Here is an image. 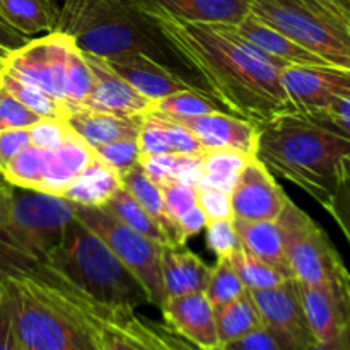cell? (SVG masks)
I'll return each instance as SVG.
<instances>
[{
    "label": "cell",
    "mask_w": 350,
    "mask_h": 350,
    "mask_svg": "<svg viewBox=\"0 0 350 350\" xmlns=\"http://www.w3.org/2000/svg\"><path fill=\"white\" fill-rule=\"evenodd\" d=\"M150 16L197 65L219 101L236 116L263 126L296 111L280 81V68L229 24L188 23L166 14Z\"/></svg>",
    "instance_id": "obj_1"
},
{
    "label": "cell",
    "mask_w": 350,
    "mask_h": 350,
    "mask_svg": "<svg viewBox=\"0 0 350 350\" xmlns=\"http://www.w3.org/2000/svg\"><path fill=\"white\" fill-rule=\"evenodd\" d=\"M0 301L19 350H101L81 291L44 260L0 246Z\"/></svg>",
    "instance_id": "obj_2"
},
{
    "label": "cell",
    "mask_w": 350,
    "mask_h": 350,
    "mask_svg": "<svg viewBox=\"0 0 350 350\" xmlns=\"http://www.w3.org/2000/svg\"><path fill=\"white\" fill-rule=\"evenodd\" d=\"M256 157L314 198L349 238L350 133L323 115L287 113L260 126Z\"/></svg>",
    "instance_id": "obj_3"
},
{
    "label": "cell",
    "mask_w": 350,
    "mask_h": 350,
    "mask_svg": "<svg viewBox=\"0 0 350 350\" xmlns=\"http://www.w3.org/2000/svg\"><path fill=\"white\" fill-rule=\"evenodd\" d=\"M57 29L70 34L81 50L101 58L144 55L191 91L222 105L197 65L132 0H65Z\"/></svg>",
    "instance_id": "obj_4"
},
{
    "label": "cell",
    "mask_w": 350,
    "mask_h": 350,
    "mask_svg": "<svg viewBox=\"0 0 350 350\" xmlns=\"http://www.w3.org/2000/svg\"><path fill=\"white\" fill-rule=\"evenodd\" d=\"M79 291L109 308L150 304L146 289L120 262L106 243L72 217L60 245L43 258Z\"/></svg>",
    "instance_id": "obj_5"
},
{
    "label": "cell",
    "mask_w": 350,
    "mask_h": 350,
    "mask_svg": "<svg viewBox=\"0 0 350 350\" xmlns=\"http://www.w3.org/2000/svg\"><path fill=\"white\" fill-rule=\"evenodd\" d=\"M250 14L327 64L350 68V0H252Z\"/></svg>",
    "instance_id": "obj_6"
},
{
    "label": "cell",
    "mask_w": 350,
    "mask_h": 350,
    "mask_svg": "<svg viewBox=\"0 0 350 350\" xmlns=\"http://www.w3.org/2000/svg\"><path fill=\"white\" fill-rule=\"evenodd\" d=\"M277 224L294 280L308 286L350 291L349 270L340 253L313 217L287 198Z\"/></svg>",
    "instance_id": "obj_7"
},
{
    "label": "cell",
    "mask_w": 350,
    "mask_h": 350,
    "mask_svg": "<svg viewBox=\"0 0 350 350\" xmlns=\"http://www.w3.org/2000/svg\"><path fill=\"white\" fill-rule=\"evenodd\" d=\"M74 204L60 195L14 188L10 207L0 226V246L43 260L60 245Z\"/></svg>",
    "instance_id": "obj_8"
},
{
    "label": "cell",
    "mask_w": 350,
    "mask_h": 350,
    "mask_svg": "<svg viewBox=\"0 0 350 350\" xmlns=\"http://www.w3.org/2000/svg\"><path fill=\"white\" fill-rule=\"evenodd\" d=\"M74 217L106 243L146 289L150 304L161 310L166 299L161 275V245L123 224L105 207H82L74 204Z\"/></svg>",
    "instance_id": "obj_9"
},
{
    "label": "cell",
    "mask_w": 350,
    "mask_h": 350,
    "mask_svg": "<svg viewBox=\"0 0 350 350\" xmlns=\"http://www.w3.org/2000/svg\"><path fill=\"white\" fill-rule=\"evenodd\" d=\"M85 317L101 350H200L180 334L132 308H109L81 291Z\"/></svg>",
    "instance_id": "obj_10"
},
{
    "label": "cell",
    "mask_w": 350,
    "mask_h": 350,
    "mask_svg": "<svg viewBox=\"0 0 350 350\" xmlns=\"http://www.w3.org/2000/svg\"><path fill=\"white\" fill-rule=\"evenodd\" d=\"M75 44L77 43L70 34L55 29L41 38L27 40L16 50H10L3 62L2 72L36 85L65 106L68 55Z\"/></svg>",
    "instance_id": "obj_11"
},
{
    "label": "cell",
    "mask_w": 350,
    "mask_h": 350,
    "mask_svg": "<svg viewBox=\"0 0 350 350\" xmlns=\"http://www.w3.org/2000/svg\"><path fill=\"white\" fill-rule=\"evenodd\" d=\"M258 310L262 327L282 350H304L314 338L304 317L296 280L263 291H250Z\"/></svg>",
    "instance_id": "obj_12"
},
{
    "label": "cell",
    "mask_w": 350,
    "mask_h": 350,
    "mask_svg": "<svg viewBox=\"0 0 350 350\" xmlns=\"http://www.w3.org/2000/svg\"><path fill=\"white\" fill-rule=\"evenodd\" d=\"M280 81L296 111L304 115H320L337 99L350 96V68L335 65L286 67Z\"/></svg>",
    "instance_id": "obj_13"
},
{
    "label": "cell",
    "mask_w": 350,
    "mask_h": 350,
    "mask_svg": "<svg viewBox=\"0 0 350 350\" xmlns=\"http://www.w3.org/2000/svg\"><path fill=\"white\" fill-rule=\"evenodd\" d=\"M287 195L256 156L248 157L229 191L232 217L241 221H277Z\"/></svg>",
    "instance_id": "obj_14"
},
{
    "label": "cell",
    "mask_w": 350,
    "mask_h": 350,
    "mask_svg": "<svg viewBox=\"0 0 350 350\" xmlns=\"http://www.w3.org/2000/svg\"><path fill=\"white\" fill-rule=\"evenodd\" d=\"M296 286L314 342L350 350V291L308 286L297 280Z\"/></svg>",
    "instance_id": "obj_15"
},
{
    "label": "cell",
    "mask_w": 350,
    "mask_h": 350,
    "mask_svg": "<svg viewBox=\"0 0 350 350\" xmlns=\"http://www.w3.org/2000/svg\"><path fill=\"white\" fill-rule=\"evenodd\" d=\"M88 67L91 70V91L81 108L111 113L118 116L144 115L154 106L150 99L137 92L126 81H123L105 58L82 50Z\"/></svg>",
    "instance_id": "obj_16"
},
{
    "label": "cell",
    "mask_w": 350,
    "mask_h": 350,
    "mask_svg": "<svg viewBox=\"0 0 350 350\" xmlns=\"http://www.w3.org/2000/svg\"><path fill=\"white\" fill-rule=\"evenodd\" d=\"M171 120L190 130L208 150H232L246 157L256 156L260 126L232 113L212 111L207 115Z\"/></svg>",
    "instance_id": "obj_17"
},
{
    "label": "cell",
    "mask_w": 350,
    "mask_h": 350,
    "mask_svg": "<svg viewBox=\"0 0 350 350\" xmlns=\"http://www.w3.org/2000/svg\"><path fill=\"white\" fill-rule=\"evenodd\" d=\"M164 323L200 350H214L219 344L215 313L204 293L166 297L161 306Z\"/></svg>",
    "instance_id": "obj_18"
},
{
    "label": "cell",
    "mask_w": 350,
    "mask_h": 350,
    "mask_svg": "<svg viewBox=\"0 0 350 350\" xmlns=\"http://www.w3.org/2000/svg\"><path fill=\"white\" fill-rule=\"evenodd\" d=\"M229 26L280 70L286 67H301V65H330L323 58L299 46L250 12L239 23Z\"/></svg>",
    "instance_id": "obj_19"
},
{
    "label": "cell",
    "mask_w": 350,
    "mask_h": 350,
    "mask_svg": "<svg viewBox=\"0 0 350 350\" xmlns=\"http://www.w3.org/2000/svg\"><path fill=\"white\" fill-rule=\"evenodd\" d=\"M137 142H139L140 157L166 156V154L204 156L208 150L190 130L154 109H149L144 115Z\"/></svg>",
    "instance_id": "obj_20"
},
{
    "label": "cell",
    "mask_w": 350,
    "mask_h": 350,
    "mask_svg": "<svg viewBox=\"0 0 350 350\" xmlns=\"http://www.w3.org/2000/svg\"><path fill=\"white\" fill-rule=\"evenodd\" d=\"M146 115V113H144ZM144 115L118 116L89 108H75L65 115V123L91 149L118 140H137Z\"/></svg>",
    "instance_id": "obj_21"
},
{
    "label": "cell",
    "mask_w": 350,
    "mask_h": 350,
    "mask_svg": "<svg viewBox=\"0 0 350 350\" xmlns=\"http://www.w3.org/2000/svg\"><path fill=\"white\" fill-rule=\"evenodd\" d=\"M149 14H166L188 23L236 24L250 12L252 0H132Z\"/></svg>",
    "instance_id": "obj_22"
},
{
    "label": "cell",
    "mask_w": 350,
    "mask_h": 350,
    "mask_svg": "<svg viewBox=\"0 0 350 350\" xmlns=\"http://www.w3.org/2000/svg\"><path fill=\"white\" fill-rule=\"evenodd\" d=\"M105 62L123 81L129 82L137 92L146 96L152 103L190 89L144 55L122 53L105 58Z\"/></svg>",
    "instance_id": "obj_23"
},
{
    "label": "cell",
    "mask_w": 350,
    "mask_h": 350,
    "mask_svg": "<svg viewBox=\"0 0 350 350\" xmlns=\"http://www.w3.org/2000/svg\"><path fill=\"white\" fill-rule=\"evenodd\" d=\"M163 193L167 219L176 234L178 246H185L190 238L205 228L204 212L198 207L195 183L180 178H159L152 180Z\"/></svg>",
    "instance_id": "obj_24"
},
{
    "label": "cell",
    "mask_w": 350,
    "mask_h": 350,
    "mask_svg": "<svg viewBox=\"0 0 350 350\" xmlns=\"http://www.w3.org/2000/svg\"><path fill=\"white\" fill-rule=\"evenodd\" d=\"M211 270V265L185 246H161V275L166 297L204 293Z\"/></svg>",
    "instance_id": "obj_25"
},
{
    "label": "cell",
    "mask_w": 350,
    "mask_h": 350,
    "mask_svg": "<svg viewBox=\"0 0 350 350\" xmlns=\"http://www.w3.org/2000/svg\"><path fill=\"white\" fill-rule=\"evenodd\" d=\"M92 157H94V150L70 130L64 142L51 149L50 167H48L43 193L62 197L72 181L91 163Z\"/></svg>",
    "instance_id": "obj_26"
},
{
    "label": "cell",
    "mask_w": 350,
    "mask_h": 350,
    "mask_svg": "<svg viewBox=\"0 0 350 350\" xmlns=\"http://www.w3.org/2000/svg\"><path fill=\"white\" fill-rule=\"evenodd\" d=\"M120 187V174L94 152L91 163L72 181L62 197L82 207H103Z\"/></svg>",
    "instance_id": "obj_27"
},
{
    "label": "cell",
    "mask_w": 350,
    "mask_h": 350,
    "mask_svg": "<svg viewBox=\"0 0 350 350\" xmlns=\"http://www.w3.org/2000/svg\"><path fill=\"white\" fill-rule=\"evenodd\" d=\"M232 226L238 234L239 246L245 252L293 277L287 265L282 234L277 221H241L232 217Z\"/></svg>",
    "instance_id": "obj_28"
},
{
    "label": "cell",
    "mask_w": 350,
    "mask_h": 350,
    "mask_svg": "<svg viewBox=\"0 0 350 350\" xmlns=\"http://www.w3.org/2000/svg\"><path fill=\"white\" fill-rule=\"evenodd\" d=\"M0 16L24 36L57 29L60 7L55 0H0Z\"/></svg>",
    "instance_id": "obj_29"
},
{
    "label": "cell",
    "mask_w": 350,
    "mask_h": 350,
    "mask_svg": "<svg viewBox=\"0 0 350 350\" xmlns=\"http://www.w3.org/2000/svg\"><path fill=\"white\" fill-rule=\"evenodd\" d=\"M120 180H122V187L142 205L147 211V214L161 226L164 232L167 234L170 241L173 243V246H178L176 234H174V229L171 226L170 219H167L166 207H164L163 193H161L159 187L154 183L149 178V174L146 173V170L142 167L140 161L137 164H133L132 167L125 170L123 173H120Z\"/></svg>",
    "instance_id": "obj_30"
},
{
    "label": "cell",
    "mask_w": 350,
    "mask_h": 350,
    "mask_svg": "<svg viewBox=\"0 0 350 350\" xmlns=\"http://www.w3.org/2000/svg\"><path fill=\"white\" fill-rule=\"evenodd\" d=\"M50 159L51 149L27 146L0 173L5 183L17 190L43 191Z\"/></svg>",
    "instance_id": "obj_31"
},
{
    "label": "cell",
    "mask_w": 350,
    "mask_h": 350,
    "mask_svg": "<svg viewBox=\"0 0 350 350\" xmlns=\"http://www.w3.org/2000/svg\"><path fill=\"white\" fill-rule=\"evenodd\" d=\"M214 313L221 347L262 327L258 310L248 289H245V293L231 303L214 310Z\"/></svg>",
    "instance_id": "obj_32"
},
{
    "label": "cell",
    "mask_w": 350,
    "mask_h": 350,
    "mask_svg": "<svg viewBox=\"0 0 350 350\" xmlns=\"http://www.w3.org/2000/svg\"><path fill=\"white\" fill-rule=\"evenodd\" d=\"M103 207H105L109 214L115 215L118 221H122L123 224H126L129 228L135 229L137 232H140V234H144L146 238H149L150 241L157 243V245L161 246H173V243L170 241L166 232L161 229V226L147 214L146 208H144L123 187H120Z\"/></svg>",
    "instance_id": "obj_33"
},
{
    "label": "cell",
    "mask_w": 350,
    "mask_h": 350,
    "mask_svg": "<svg viewBox=\"0 0 350 350\" xmlns=\"http://www.w3.org/2000/svg\"><path fill=\"white\" fill-rule=\"evenodd\" d=\"M229 262L234 267L236 273L241 279L245 289L248 291L272 289V287L282 286L284 282L293 279V277H289L286 272L277 269V267L250 255L241 246L229 256Z\"/></svg>",
    "instance_id": "obj_34"
},
{
    "label": "cell",
    "mask_w": 350,
    "mask_h": 350,
    "mask_svg": "<svg viewBox=\"0 0 350 350\" xmlns=\"http://www.w3.org/2000/svg\"><path fill=\"white\" fill-rule=\"evenodd\" d=\"M246 156L232 150H207L200 161V174L195 183H205L221 190L231 191Z\"/></svg>",
    "instance_id": "obj_35"
},
{
    "label": "cell",
    "mask_w": 350,
    "mask_h": 350,
    "mask_svg": "<svg viewBox=\"0 0 350 350\" xmlns=\"http://www.w3.org/2000/svg\"><path fill=\"white\" fill-rule=\"evenodd\" d=\"M0 85H3L10 94L16 96L24 106H27L31 111L40 115L41 118L64 120L65 115H67V109H65V106L58 99L41 91L36 85L27 84V82L19 81L16 77H10V75L3 74V72L0 75Z\"/></svg>",
    "instance_id": "obj_36"
},
{
    "label": "cell",
    "mask_w": 350,
    "mask_h": 350,
    "mask_svg": "<svg viewBox=\"0 0 350 350\" xmlns=\"http://www.w3.org/2000/svg\"><path fill=\"white\" fill-rule=\"evenodd\" d=\"M150 109L163 113L166 116H171V118H188V116H200L212 111L232 113L226 106L219 105V103L212 101V99L205 98V96L198 94V92L191 91V89L176 92L173 96H167V98L154 103V106Z\"/></svg>",
    "instance_id": "obj_37"
},
{
    "label": "cell",
    "mask_w": 350,
    "mask_h": 350,
    "mask_svg": "<svg viewBox=\"0 0 350 350\" xmlns=\"http://www.w3.org/2000/svg\"><path fill=\"white\" fill-rule=\"evenodd\" d=\"M243 293H245V286H243L241 279L236 273L229 258L217 260L215 265L212 267L207 287L204 291L212 308L217 310V308L224 306V304L231 303L232 299L241 296Z\"/></svg>",
    "instance_id": "obj_38"
},
{
    "label": "cell",
    "mask_w": 350,
    "mask_h": 350,
    "mask_svg": "<svg viewBox=\"0 0 350 350\" xmlns=\"http://www.w3.org/2000/svg\"><path fill=\"white\" fill-rule=\"evenodd\" d=\"M91 70L88 67L84 53L75 44L68 55L67 79H65V106L67 113L75 108H81L88 99L91 91Z\"/></svg>",
    "instance_id": "obj_39"
},
{
    "label": "cell",
    "mask_w": 350,
    "mask_h": 350,
    "mask_svg": "<svg viewBox=\"0 0 350 350\" xmlns=\"http://www.w3.org/2000/svg\"><path fill=\"white\" fill-rule=\"evenodd\" d=\"M40 120L43 118L0 85V132L10 129H29Z\"/></svg>",
    "instance_id": "obj_40"
},
{
    "label": "cell",
    "mask_w": 350,
    "mask_h": 350,
    "mask_svg": "<svg viewBox=\"0 0 350 350\" xmlns=\"http://www.w3.org/2000/svg\"><path fill=\"white\" fill-rule=\"evenodd\" d=\"M205 231H207V246L217 260L229 258L236 250L239 248V239L234 231L231 219H221V221H207L205 222Z\"/></svg>",
    "instance_id": "obj_41"
},
{
    "label": "cell",
    "mask_w": 350,
    "mask_h": 350,
    "mask_svg": "<svg viewBox=\"0 0 350 350\" xmlns=\"http://www.w3.org/2000/svg\"><path fill=\"white\" fill-rule=\"evenodd\" d=\"M195 193H197L198 207L202 208L207 221H221V219L232 217L229 191L205 183H195Z\"/></svg>",
    "instance_id": "obj_42"
},
{
    "label": "cell",
    "mask_w": 350,
    "mask_h": 350,
    "mask_svg": "<svg viewBox=\"0 0 350 350\" xmlns=\"http://www.w3.org/2000/svg\"><path fill=\"white\" fill-rule=\"evenodd\" d=\"M92 150H94L99 159L105 161L118 174L140 161L139 142L137 140H118V142L99 146Z\"/></svg>",
    "instance_id": "obj_43"
},
{
    "label": "cell",
    "mask_w": 350,
    "mask_h": 350,
    "mask_svg": "<svg viewBox=\"0 0 350 350\" xmlns=\"http://www.w3.org/2000/svg\"><path fill=\"white\" fill-rule=\"evenodd\" d=\"M27 146H31L29 129L2 130L0 132V171Z\"/></svg>",
    "instance_id": "obj_44"
},
{
    "label": "cell",
    "mask_w": 350,
    "mask_h": 350,
    "mask_svg": "<svg viewBox=\"0 0 350 350\" xmlns=\"http://www.w3.org/2000/svg\"><path fill=\"white\" fill-rule=\"evenodd\" d=\"M226 350H282L275 338L269 334L263 327L256 328V330L250 332V334L243 335L238 340H232L226 344Z\"/></svg>",
    "instance_id": "obj_45"
},
{
    "label": "cell",
    "mask_w": 350,
    "mask_h": 350,
    "mask_svg": "<svg viewBox=\"0 0 350 350\" xmlns=\"http://www.w3.org/2000/svg\"><path fill=\"white\" fill-rule=\"evenodd\" d=\"M27 40L29 38L21 34L12 26H9L7 21L0 16V46L7 48V50H16V48L23 46Z\"/></svg>",
    "instance_id": "obj_46"
},
{
    "label": "cell",
    "mask_w": 350,
    "mask_h": 350,
    "mask_svg": "<svg viewBox=\"0 0 350 350\" xmlns=\"http://www.w3.org/2000/svg\"><path fill=\"white\" fill-rule=\"evenodd\" d=\"M0 350H19L12 327H10L9 314L0 301Z\"/></svg>",
    "instance_id": "obj_47"
},
{
    "label": "cell",
    "mask_w": 350,
    "mask_h": 350,
    "mask_svg": "<svg viewBox=\"0 0 350 350\" xmlns=\"http://www.w3.org/2000/svg\"><path fill=\"white\" fill-rule=\"evenodd\" d=\"M14 187H10L9 183L0 185V226L3 224L7 217V212L10 207V198H12Z\"/></svg>",
    "instance_id": "obj_48"
},
{
    "label": "cell",
    "mask_w": 350,
    "mask_h": 350,
    "mask_svg": "<svg viewBox=\"0 0 350 350\" xmlns=\"http://www.w3.org/2000/svg\"><path fill=\"white\" fill-rule=\"evenodd\" d=\"M304 350H337L334 347H328V345H323V344H318V342H313V344L308 345Z\"/></svg>",
    "instance_id": "obj_49"
},
{
    "label": "cell",
    "mask_w": 350,
    "mask_h": 350,
    "mask_svg": "<svg viewBox=\"0 0 350 350\" xmlns=\"http://www.w3.org/2000/svg\"><path fill=\"white\" fill-rule=\"evenodd\" d=\"M10 50H7V48L0 46V75H2V67H3V62H5V57L9 55Z\"/></svg>",
    "instance_id": "obj_50"
},
{
    "label": "cell",
    "mask_w": 350,
    "mask_h": 350,
    "mask_svg": "<svg viewBox=\"0 0 350 350\" xmlns=\"http://www.w3.org/2000/svg\"><path fill=\"white\" fill-rule=\"evenodd\" d=\"M2 183H5V180H3V176H2V173H0V185Z\"/></svg>",
    "instance_id": "obj_51"
},
{
    "label": "cell",
    "mask_w": 350,
    "mask_h": 350,
    "mask_svg": "<svg viewBox=\"0 0 350 350\" xmlns=\"http://www.w3.org/2000/svg\"><path fill=\"white\" fill-rule=\"evenodd\" d=\"M214 350H226V349H222V347H217V349H214Z\"/></svg>",
    "instance_id": "obj_52"
}]
</instances>
